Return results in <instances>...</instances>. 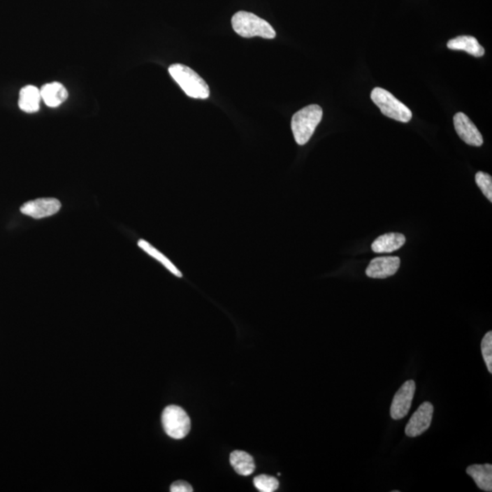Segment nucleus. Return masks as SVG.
Listing matches in <instances>:
<instances>
[{
	"mask_svg": "<svg viewBox=\"0 0 492 492\" xmlns=\"http://www.w3.org/2000/svg\"><path fill=\"white\" fill-rule=\"evenodd\" d=\"M322 117V108L317 104L309 105L294 114L291 127L296 143L305 145L308 143Z\"/></svg>",
	"mask_w": 492,
	"mask_h": 492,
	"instance_id": "f257e3e1",
	"label": "nucleus"
},
{
	"mask_svg": "<svg viewBox=\"0 0 492 492\" xmlns=\"http://www.w3.org/2000/svg\"><path fill=\"white\" fill-rule=\"evenodd\" d=\"M233 31L243 38L261 37L272 40L277 32L267 21L250 12L239 11L232 17Z\"/></svg>",
	"mask_w": 492,
	"mask_h": 492,
	"instance_id": "f03ea898",
	"label": "nucleus"
},
{
	"mask_svg": "<svg viewBox=\"0 0 492 492\" xmlns=\"http://www.w3.org/2000/svg\"><path fill=\"white\" fill-rule=\"evenodd\" d=\"M169 72L189 97L203 100L209 98L208 84L191 68L182 64H173L169 68Z\"/></svg>",
	"mask_w": 492,
	"mask_h": 492,
	"instance_id": "7ed1b4c3",
	"label": "nucleus"
},
{
	"mask_svg": "<svg viewBox=\"0 0 492 492\" xmlns=\"http://www.w3.org/2000/svg\"><path fill=\"white\" fill-rule=\"evenodd\" d=\"M371 100L379 108L381 113L390 119L405 123L412 119V113L409 108L386 89L375 88L371 92Z\"/></svg>",
	"mask_w": 492,
	"mask_h": 492,
	"instance_id": "20e7f679",
	"label": "nucleus"
},
{
	"mask_svg": "<svg viewBox=\"0 0 492 492\" xmlns=\"http://www.w3.org/2000/svg\"><path fill=\"white\" fill-rule=\"evenodd\" d=\"M161 423L168 436L175 440L184 439L191 430V419L181 407L168 406L161 415Z\"/></svg>",
	"mask_w": 492,
	"mask_h": 492,
	"instance_id": "39448f33",
	"label": "nucleus"
},
{
	"mask_svg": "<svg viewBox=\"0 0 492 492\" xmlns=\"http://www.w3.org/2000/svg\"><path fill=\"white\" fill-rule=\"evenodd\" d=\"M415 381L409 380L406 381L396 393L390 407V415L393 419L398 421L407 415L415 395Z\"/></svg>",
	"mask_w": 492,
	"mask_h": 492,
	"instance_id": "423d86ee",
	"label": "nucleus"
},
{
	"mask_svg": "<svg viewBox=\"0 0 492 492\" xmlns=\"http://www.w3.org/2000/svg\"><path fill=\"white\" fill-rule=\"evenodd\" d=\"M434 407L430 402H424L419 406L418 410L411 417L407 423L406 435L407 437H415L421 436L430 427Z\"/></svg>",
	"mask_w": 492,
	"mask_h": 492,
	"instance_id": "0eeeda50",
	"label": "nucleus"
},
{
	"mask_svg": "<svg viewBox=\"0 0 492 492\" xmlns=\"http://www.w3.org/2000/svg\"><path fill=\"white\" fill-rule=\"evenodd\" d=\"M62 208V203L55 198H40L29 201L21 206L20 212L23 215L31 216L34 219L49 217L56 215Z\"/></svg>",
	"mask_w": 492,
	"mask_h": 492,
	"instance_id": "6e6552de",
	"label": "nucleus"
},
{
	"mask_svg": "<svg viewBox=\"0 0 492 492\" xmlns=\"http://www.w3.org/2000/svg\"><path fill=\"white\" fill-rule=\"evenodd\" d=\"M456 131L463 142L469 145L479 147L483 144V138L475 124L463 113H458L454 116Z\"/></svg>",
	"mask_w": 492,
	"mask_h": 492,
	"instance_id": "1a4fd4ad",
	"label": "nucleus"
},
{
	"mask_svg": "<svg viewBox=\"0 0 492 492\" xmlns=\"http://www.w3.org/2000/svg\"><path fill=\"white\" fill-rule=\"evenodd\" d=\"M400 266V257H377L369 263L366 274L370 278L385 279L394 275L398 272Z\"/></svg>",
	"mask_w": 492,
	"mask_h": 492,
	"instance_id": "9d476101",
	"label": "nucleus"
},
{
	"mask_svg": "<svg viewBox=\"0 0 492 492\" xmlns=\"http://www.w3.org/2000/svg\"><path fill=\"white\" fill-rule=\"evenodd\" d=\"M406 243V237L402 233H389L377 237L371 245L372 250L377 254L392 253L400 249Z\"/></svg>",
	"mask_w": 492,
	"mask_h": 492,
	"instance_id": "9b49d317",
	"label": "nucleus"
},
{
	"mask_svg": "<svg viewBox=\"0 0 492 492\" xmlns=\"http://www.w3.org/2000/svg\"><path fill=\"white\" fill-rule=\"evenodd\" d=\"M42 100L50 108H57L68 97L67 89L59 82L45 84L41 89Z\"/></svg>",
	"mask_w": 492,
	"mask_h": 492,
	"instance_id": "f8f14e48",
	"label": "nucleus"
},
{
	"mask_svg": "<svg viewBox=\"0 0 492 492\" xmlns=\"http://www.w3.org/2000/svg\"><path fill=\"white\" fill-rule=\"evenodd\" d=\"M42 100L41 89L37 87L28 85L21 89L19 106L21 110L28 113H37L40 110Z\"/></svg>",
	"mask_w": 492,
	"mask_h": 492,
	"instance_id": "ddd939ff",
	"label": "nucleus"
},
{
	"mask_svg": "<svg viewBox=\"0 0 492 492\" xmlns=\"http://www.w3.org/2000/svg\"><path fill=\"white\" fill-rule=\"evenodd\" d=\"M466 472L468 475L472 477L479 489L487 492L492 491V465H472L467 468Z\"/></svg>",
	"mask_w": 492,
	"mask_h": 492,
	"instance_id": "4468645a",
	"label": "nucleus"
},
{
	"mask_svg": "<svg viewBox=\"0 0 492 492\" xmlns=\"http://www.w3.org/2000/svg\"><path fill=\"white\" fill-rule=\"evenodd\" d=\"M449 50H464L467 53L474 57H482L484 55V48L479 43V41L472 36H460L448 42L447 44Z\"/></svg>",
	"mask_w": 492,
	"mask_h": 492,
	"instance_id": "2eb2a0df",
	"label": "nucleus"
},
{
	"mask_svg": "<svg viewBox=\"0 0 492 492\" xmlns=\"http://www.w3.org/2000/svg\"><path fill=\"white\" fill-rule=\"evenodd\" d=\"M230 463L239 475L249 476L256 470L254 458L245 451H235L231 453Z\"/></svg>",
	"mask_w": 492,
	"mask_h": 492,
	"instance_id": "dca6fc26",
	"label": "nucleus"
},
{
	"mask_svg": "<svg viewBox=\"0 0 492 492\" xmlns=\"http://www.w3.org/2000/svg\"><path fill=\"white\" fill-rule=\"evenodd\" d=\"M138 245H139V247L142 248L143 251H145L149 256L154 257V259L158 261V262H160L161 265L165 267V268L169 270V271L172 273V274L175 275V277H182L181 271H180V270L177 268V267L173 265V263L171 262V261L168 259L164 254H161V252H159L157 249L154 247V246L150 245L148 242L144 241V240L142 239L138 242Z\"/></svg>",
	"mask_w": 492,
	"mask_h": 492,
	"instance_id": "f3484780",
	"label": "nucleus"
},
{
	"mask_svg": "<svg viewBox=\"0 0 492 492\" xmlns=\"http://www.w3.org/2000/svg\"><path fill=\"white\" fill-rule=\"evenodd\" d=\"M254 485L261 492H274L279 487V482L275 477L263 474L254 479Z\"/></svg>",
	"mask_w": 492,
	"mask_h": 492,
	"instance_id": "a211bd4d",
	"label": "nucleus"
},
{
	"mask_svg": "<svg viewBox=\"0 0 492 492\" xmlns=\"http://www.w3.org/2000/svg\"><path fill=\"white\" fill-rule=\"evenodd\" d=\"M476 184L481 189L483 194L488 198L490 202H492V177L488 173L483 172L477 173Z\"/></svg>",
	"mask_w": 492,
	"mask_h": 492,
	"instance_id": "6ab92c4d",
	"label": "nucleus"
},
{
	"mask_svg": "<svg viewBox=\"0 0 492 492\" xmlns=\"http://www.w3.org/2000/svg\"><path fill=\"white\" fill-rule=\"evenodd\" d=\"M483 359L490 373H492V332L489 331L482 341Z\"/></svg>",
	"mask_w": 492,
	"mask_h": 492,
	"instance_id": "aec40b11",
	"label": "nucleus"
},
{
	"mask_svg": "<svg viewBox=\"0 0 492 492\" xmlns=\"http://www.w3.org/2000/svg\"><path fill=\"white\" fill-rule=\"evenodd\" d=\"M171 491L172 492H191L194 491L193 487L188 482L184 481H177L173 483L171 486Z\"/></svg>",
	"mask_w": 492,
	"mask_h": 492,
	"instance_id": "412c9836",
	"label": "nucleus"
}]
</instances>
